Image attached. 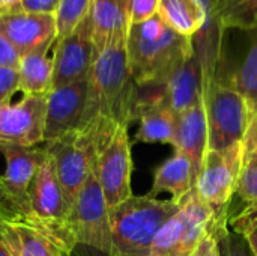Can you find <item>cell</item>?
I'll return each mask as SVG.
<instances>
[{"instance_id": "1", "label": "cell", "mask_w": 257, "mask_h": 256, "mask_svg": "<svg viewBox=\"0 0 257 256\" xmlns=\"http://www.w3.org/2000/svg\"><path fill=\"white\" fill-rule=\"evenodd\" d=\"M137 95L139 88L130 72L126 38H119L93 59L87 74V100L81 125L98 118L130 125L134 121Z\"/></svg>"}, {"instance_id": "2", "label": "cell", "mask_w": 257, "mask_h": 256, "mask_svg": "<svg viewBox=\"0 0 257 256\" xmlns=\"http://www.w3.org/2000/svg\"><path fill=\"white\" fill-rule=\"evenodd\" d=\"M126 53L137 88L161 86L193 54V38L176 33L154 17L130 26Z\"/></svg>"}, {"instance_id": "3", "label": "cell", "mask_w": 257, "mask_h": 256, "mask_svg": "<svg viewBox=\"0 0 257 256\" xmlns=\"http://www.w3.org/2000/svg\"><path fill=\"white\" fill-rule=\"evenodd\" d=\"M116 127L117 124L98 118L45 143L47 154L54 163L56 174L63 189L69 213L87 177L95 167L99 148L113 134Z\"/></svg>"}, {"instance_id": "4", "label": "cell", "mask_w": 257, "mask_h": 256, "mask_svg": "<svg viewBox=\"0 0 257 256\" xmlns=\"http://www.w3.org/2000/svg\"><path fill=\"white\" fill-rule=\"evenodd\" d=\"M179 205L173 199L133 195L110 208L113 256H149L158 231Z\"/></svg>"}, {"instance_id": "5", "label": "cell", "mask_w": 257, "mask_h": 256, "mask_svg": "<svg viewBox=\"0 0 257 256\" xmlns=\"http://www.w3.org/2000/svg\"><path fill=\"white\" fill-rule=\"evenodd\" d=\"M0 232L9 256H72L77 247L69 223H47L18 211L0 216Z\"/></svg>"}, {"instance_id": "6", "label": "cell", "mask_w": 257, "mask_h": 256, "mask_svg": "<svg viewBox=\"0 0 257 256\" xmlns=\"http://www.w3.org/2000/svg\"><path fill=\"white\" fill-rule=\"evenodd\" d=\"M208 149H224L244 142L253 121L245 97L232 84L215 77L205 88Z\"/></svg>"}, {"instance_id": "7", "label": "cell", "mask_w": 257, "mask_h": 256, "mask_svg": "<svg viewBox=\"0 0 257 256\" xmlns=\"http://www.w3.org/2000/svg\"><path fill=\"white\" fill-rule=\"evenodd\" d=\"M215 219L212 208L193 189L158 231L149 256H191Z\"/></svg>"}, {"instance_id": "8", "label": "cell", "mask_w": 257, "mask_h": 256, "mask_svg": "<svg viewBox=\"0 0 257 256\" xmlns=\"http://www.w3.org/2000/svg\"><path fill=\"white\" fill-rule=\"evenodd\" d=\"M245 145L239 142L224 149H208L194 183L197 196L217 217L229 213L244 167Z\"/></svg>"}, {"instance_id": "9", "label": "cell", "mask_w": 257, "mask_h": 256, "mask_svg": "<svg viewBox=\"0 0 257 256\" xmlns=\"http://www.w3.org/2000/svg\"><path fill=\"white\" fill-rule=\"evenodd\" d=\"M77 246L90 247L104 256H113L110 208L95 170L87 177L68 217Z\"/></svg>"}, {"instance_id": "10", "label": "cell", "mask_w": 257, "mask_h": 256, "mask_svg": "<svg viewBox=\"0 0 257 256\" xmlns=\"http://www.w3.org/2000/svg\"><path fill=\"white\" fill-rule=\"evenodd\" d=\"M130 125H117L102 143L95 160V174L104 192L108 208H114L133 196L131 190V142Z\"/></svg>"}, {"instance_id": "11", "label": "cell", "mask_w": 257, "mask_h": 256, "mask_svg": "<svg viewBox=\"0 0 257 256\" xmlns=\"http://www.w3.org/2000/svg\"><path fill=\"white\" fill-rule=\"evenodd\" d=\"M95 59L92 23L89 14L65 38L56 41L53 57V89L87 78Z\"/></svg>"}, {"instance_id": "12", "label": "cell", "mask_w": 257, "mask_h": 256, "mask_svg": "<svg viewBox=\"0 0 257 256\" xmlns=\"http://www.w3.org/2000/svg\"><path fill=\"white\" fill-rule=\"evenodd\" d=\"M0 152L6 163L5 174L0 175L5 195L15 211L27 213V192L33 177L47 158V149L45 146H23L0 140Z\"/></svg>"}, {"instance_id": "13", "label": "cell", "mask_w": 257, "mask_h": 256, "mask_svg": "<svg viewBox=\"0 0 257 256\" xmlns=\"http://www.w3.org/2000/svg\"><path fill=\"white\" fill-rule=\"evenodd\" d=\"M47 95H23L8 104L0 118V140L23 146H36L44 142Z\"/></svg>"}, {"instance_id": "14", "label": "cell", "mask_w": 257, "mask_h": 256, "mask_svg": "<svg viewBox=\"0 0 257 256\" xmlns=\"http://www.w3.org/2000/svg\"><path fill=\"white\" fill-rule=\"evenodd\" d=\"M87 100V78L51 89L47 95L44 142H53L81 125Z\"/></svg>"}, {"instance_id": "15", "label": "cell", "mask_w": 257, "mask_h": 256, "mask_svg": "<svg viewBox=\"0 0 257 256\" xmlns=\"http://www.w3.org/2000/svg\"><path fill=\"white\" fill-rule=\"evenodd\" d=\"M27 213L42 222L68 225L69 208L56 174L54 163L47 154L45 161L33 177L27 192Z\"/></svg>"}, {"instance_id": "16", "label": "cell", "mask_w": 257, "mask_h": 256, "mask_svg": "<svg viewBox=\"0 0 257 256\" xmlns=\"http://www.w3.org/2000/svg\"><path fill=\"white\" fill-rule=\"evenodd\" d=\"M0 32L14 44L21 57L38 48L51 47L57 41L54 14H5L0 15Z\"/></svg>"}, {"instance_id": "17", "label": "cell", "mask_w": 257, "mask_h": 256, "mask_svg": "<svg viewBox=\"0 0 257 256\" xmlns=\"http://www.w3.org/2000/svg\"><path fill=\"white\" fill-rule=\"evenodd\" d=\"M206 77L199 56L194 53L161 86H152L160 100L176 115L203 100Z\"/></svg>"}, {"instance_id": "18", "label": "cell", "mask_w": 257, "mask_h": 256, "mask_svg": "<svg viewBox=\"0 0 257 256\" xmlns=\"http://www.w3.org/2000/svg\"><path fill=\"white\" fill-rule=\"evenodd\" d=\"M146 89L152 92L142 95L139 91L136 101L134 119H139V130L134 142L167 143L175 146L178 115L160 100L154 88Z\"/></svg>"}, {"instance_id": "19", "label": "cell", "mask_w": 257, "mask_h": 256, "mask_svg": "<svg viewBox=\"0 0 257 256\" xmlns=\"http://www.w3.org/2000/svg\"><path fill=\"white\" fill-rule=\"evenodd\" d=\"M175 151L185 154L193 166L194 183L208 151V118L205 98L178 115Z\"/></svg>"}, {"instance_id": "20", "label": "cell", "mask_w": 257, "mask_h": 256, "mask_svg": "<svg viewBox=\"0 0 257 256\" xmlns=\"http://www.w3.org/2000/svg\"><path fill=\"white\" fill-rule=\"evenodd\" d=\"M130 0H93L89 17L95 56L119 38H126L131 26Z\"/></svg>"}, {"instance_id": "21", "label": "cell", "mask_w": 257, "mask_h": 256, "mask_svg": "<svg viewBox=\"0 0 257 256\" xmlns=\"http://www.w3.org/2000/svg\"><path fill=\"white\" fill-rule=\"evenodd\" d=\"M194 189L193 166L190 158L181 151H175L154 174L152 189L148 193L155 198L158 193L167 192L175 202H182L184 198Z\"/></svg>"}, {"instance_id": "22", "label": "cell", "mask_w": 257, "mask_h": 256, "mask_svg": "<svg viewBox=\"0 0 257 256\" xmlns=\"http://www.w3.org/2000/svg\"><path fill=\"white\" fill-rule=\"evenodd\" d=\"M160 20L176 33L194 38L206 21V11L197 0H160Z\"/></svg>"}, {"instance_id": "23", "label": "cell", "mask_w": 257, "mask_h": 256, "mask_svg": "<svg viewBox=\"0 0 257 256\" xmlns=\"http://www.w3.org/2000/svg\"><path fill=\"white\" fill-rule=\"evenodd\" d=\"M50 47H42L23 56L18 66V77L21 91L24 95L48 94L53 89V59L47 57Z\"/></svg>"}, {"instance_id": "24", "label": "cell", "mask_w": 257, "mask_h": 256, "mask_svg": "<svg viewBox=\"0 0 257 256\" xmlns=\"http://www.w3.org/2000/svg\"><path fill=\"white\" fill-rule=\"evenodd\" d=\"M214 12L224 30L257 29V0H215Z\"/></svg>"}, {"instance_id": "25", "label": "cell", "mask_w": 257, "mask_h": 256, "mask_svg": "<svg viewBox=\"0 0 257 256\" xmlns=\"http://www.w3.org/2000/svg\"><path fill=\"white\" fill-rule=\"evenodd\" d=\"M247 33L250 35V45L245 57L235 74L224 81L236 88L245 97L254 119L257 116V29Z\"/></svg>"}, {"instance_id": "26", "label": "cell", "mask_w": 257, "mask_h": 256, "mask_svg": "<svg viewBox=\"0 0 257 256\" xmlns=\"http://www.w3.org/2000/svg\"><path fill=\"white\" fill-rule=\"evenodd\" d=\"M209 232L218 243L220 256H253L244 237L230 229L227 214L217 217Z\"/></svg>"}, {"instance_id": "27", "label": "cell", "mask_w": 257, "mask_h": 256, "mask_svg": "<svg viewBox=\"0 0 257 256\" xmlns=\"http://www.w3.org/2000/svg\"><path fill=\"white\" fill-rule=\"evenodd\" d=\"M93 0H60L54 12L57 39L69 35L89 14Z\"/></svg>"}, {"instance_id": "28", "label": "cell", "mask_w": 257, "mask_h": 256, "mask_svg": "<svg viewBox=\"0 0 257 256\" xmlns=\"http://www.w3.org/2000/svg\"><path fill=\"white\" fill-rule=\"evenodd\" d=\"M227 222L232 231L244 237L253 256H257V208L242 205L238 213H227Z\"/></svg>"}, {"instance_id": "29", "label": "cell", "mask_w": 257, "mask_h": 256, "mask_svg": "<svg viewBox=\"0 0 257 256\" xmlns=\"http://www.w3.org/2000/svg\"><path fill=\"white\" fill-rule=\"evenodd\" d=\"M235 196L241 199L244 207L257 208V157H244V167Z\"/></svg>"}, {"instance_id": "30", "label": "cell", "mask_w": 257, "mask_h": 256, "mask_svg": "<svg viewBox=\"0 0 257 256\" xmlns=\"http://www.w3.org/2000/svg\"><path fill=\"white\" fill-rule=\"evenodd\" d=\"M160 0H130V21L131 24L145 23L158 14Z\"/></svg>"}, {"instance_id": "31", "label": "cell", "mask_w": 257, "mask_h": 256, "mask_svg": "<svg viewBox=\"0 0 257 256\" xmlns=\"http://www.w3.org/2000/svg\"><path fill=\"white\" fill-rule=\"evenodd\" d=\"M18 69L0 68V104H9V100L18 91Z\"/></svg>"}, {"instance_id": "32", "label": "cell", "mask_w": 257, "mask_h": 256, "mask_svg": "<svg viewBox=\"0 0 257 256\" xmlns=\"http://www.w3.org/2000/svg\"><path fill=\"white\" fill-rule=\"evenodd\" d=\"M21 56L14 44L0 32V68L18 69Z\"/></svg>"}, {"instance_id": "33", "label": "cell", "mask_w": 257, "mask_h": 256, "mask_svg": "<svg viewBox=\"0 0 257 256\" xmlns=\"http://www.w3.org/2000/svg\"><path fill=\"white\" fill-rule=\"evenodd\" d=\"M60 0H21L12 12H39L54 14ZM11 14V12H9Z\"/></svg>"}, {"instance_id": "34", "label": "cell", "mask_w": 257, "mask_h": 256, "mask_svg": "<svg viewBox=\"0 0 257 256\" xmlns=\"http://www.w3.org/2000/svg\"><path fill=\"white\" fill-rule=\"evenodd\" d=\"M191 256H220V249L215 237L211 232L206 234Z\"/></svg>"}, {"instance_id": "35", "label": "cell", "mask_w": 257, "mask_h": 256, "mask_svg": "<svg viewBox=\"0 0 257 256\" xmlns=\"http://www.w3.org/2000/svg\"><path fill=\"white\" fill-rule=\"evenodd\" d=\"M244 145H245V158L257 157V116L251 121L248 133L244 139Z\"/></svg>"}, {"instance_id": "36", "label": "cell", "mask_w": 257, "mask_h": 256, "mask_svg": "<svg viewBox=\"0 0 257 256\" xmlns=\"http://www.w3.org/2000/svg\"><path fill=\"white\" fill-rule=\"evenodd\" d=\"M15 210L12 208V205L9 204V201H8V198H6V195H5V190H3V187H2V184H0V216L2 214H11V213H14Z\"/></svg>"}, {"instance_id": "37", "label": "cell", "mask_w": 257, "mask_h": 256, "mask_svg": "<svg viewBox=\"0 0 257 256\" xmlns=\"http://www.w3.org/2000/svg\"><path fill=\"white\" fill-rule=\"evenodd\" d=\"M20 2L21 0H0V12H2V15L12 12Z\"/></svg>"}, {"instance_id": "38", "label": "cell", "mask_w": 257, "mask_h": 256, "mask_svg": "<svg viewBox=\"0 0 257 256\" xmlns=\"http://www.w3.org/2000/svg\"><path fill=\"white\" fill-rule=\"evenodd\" d=\"M0 256H9L8 253V249L3 243V238H2V232H0Z\"/></svg>"}, {"instance_id": "39", "label": "cell", "mask_w": 257, "mask_h": 256, "mask_svg": "<svg viewBox=\"0 0 257 256\" xmlns=\"http://www.w3.org/2000/svg\"><path fill=\"white\" fill-rule=\"evenodd\" d=\"M6 106H8V104H0V118H2V115H3V112H5V109H6Z\"/></svg>"}, {"instance_id": "40", "label": "cell", "mask_w": 257, "mask_h": 256, "mask_svg": "<svg viewBox=\"0 0 257 256\" xmlns=\"http://www.w3.org/2000/svg\"><path fill=\"white\" fill-rule=\"evenodd\" d=\"M0 15H2V12H0Z\"/></svg>"}]
</instances>
